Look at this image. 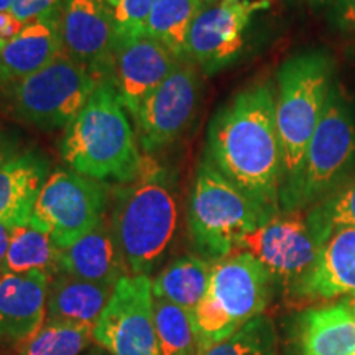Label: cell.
Returning a JSON list of instances; mask_svg holds the SVG:
<instances>
[{
    "label": "cell",
    "mask_w": 355,
    "mask_h": 355,
    "mask_svg": "<svg viewBox=\"0 0 355 355\" xmlns=\"http://www.w3.org/2000/svg\"><path fill=\"white\" fill-rule=\"evenodd\" d=\"M204 157L265 212L278 214L283 150L272 83L250 84L217 110L207 128Z\"/></svg>",
    "instance_id": "1"
},
{
    "label": "cell",
    "mask_w": 355,
    "mask_h": 355,
    "mask_svg": "<svg viewBox=\"0 0 355 355\" xmlns=\"http://www.w3.org/2000/svg\"><path fill=\"white\" fill-rule=\"evenodd\" d=\"M110 227L130 275H146L163 260L176 234V178L152 155L139 176L115 189Z\"/></svg>",
    "instance_id": "2"
},
{
    "label": "cell",
    "mask_w": 355,
    "mask_h": 355,
    "mask_svg": "<svg viewBox=\"0 0 355 355\" xmlns=\"http://www.w3.org/2000/svg\"><path fill=\"white\" fill-rule=\"evenodd\" d=\"M128 117L110 81H101L64 128L60 152L66 165L102 183L127 184L135 180L145 153Z\"/></svg>",
    "instance_id": "3"
},
{
    "label": "cell",
    "mask_w": 355,
    "mask_h": 355,
    "mask_svg": "<svg viewBox=\"0 0 355 355\" xmlns=\"http://www.w3.org/2000/svg\"><path fill=\"white\" fill-rule=\"evenodd\" d=\"M336 71L334 56L322 48L296 53L279 66L275 87V115L283 150L282 193L300 175L306 150L337 81Z\"/></svg>",
    "instance_id": "4"
},
{
    "label": "cell",
    "mask_w": 355,
    "mask_h": 355,
    "mask_svg": "<svg viewBox=\"0 0 355 355\" xmlns=\"http://www.w3.org/2000/svg\"><path fill=\"white\" fill-rule=\"evenodd\" d=\"M206 157L199 162L188 201V232L204 260L224 259L247 234L272 219Z\"/></svg>",
    "instance_id": "5"
},
{
    "label": "cell",
    "mask_w": 355,
    "mask_h": 355,
    "mask_svg": "<svg viewBox=\"0 0 355 355\" xmlns=\"http://www.w3.org/2000/svg\"><path fill=\"white\" fill-rule=\"evenodd\" d=\"M355 178V107L339 81L306 150L296 181L279 196V212L308 209Z\"/></svg>",
    "instance_id": "6"
},
{
    "label": "cell",
    "mask_w": 355,
    "mask_h": 355,
    "mask_svg": "<svg viewBox=\"0 0 355 355\" xmlns=\"http://www.w3.org/2000/svg\"><path fill=\"white\" fill-rule=\"evenodd\" d=\"M272 285V275L248 252L214 261L206 296L193 313L202 354L260 316Z\"/></svg>",
    "instance_id": "7"
},
{
    "label": "cell",
    "mask_w": 355,
    "mask_h": 355,
    "mask_svg": "<svg viewBox=\"0 0 355 355\" xmlns=\"http://www.w3.org/2000/svg\"><path fill=\"white\" fill-rule=\"evenodd\" d=\"M99 81L61 51L50 64L8 87L13 114L26 123L56 130L79 114Z\"/></svg>",
    "instance_id": "8"
},
{
    "label": "cell",
    "mask_w": 355,
    "mask_h": 355,
    "mask_svg": "<svg viewBox=\"0 0 355 355\" xmlns=\"http://www.w3.org/2000/svg\"><path fill=\"white\" fill-rule=\"evenodd\" d=\"M109 201L107 183L73 170H56L40 188L30 222L63 250L105 219Z\"/></svg>",
    "instance_id": "9"
},
{
    "label": "cell",
    "mask_w": 355,
    "mask_h": 355,
    "mask_svg": "<svg viewBox=\"0 0 355 355\" xmlns=\"http://www.w3.org/2000/svg\"><path fill=\"white\" fill-rule=\"evenodd\" d=\"M324 242L309 220L308 209L278 212L247 234L237 250L248 252L272 275L273 282L298 293L316 263Z\"/></svg>",
    "instance_id": "10"
},
{
    "label": "cell",
    "mask_w": 355,
    "mask_h": 355,
    "mask_svg": "<svg viewBox=\"0 0 355 355\" xmlns=\"http://www.w3.org/2000/svg\"><path fill=\"white\" fill-rule=\"evenodd\" d=\"M201 92V69L189 58L178 60L170 76L146 97L133 121L141 152L152 155L175 144L196 117Z\"/></svg>",
    "instance_id": "11"
},
{
    "label": "cell",
    "mask_w": 355,
    "mask_h": 355,
    "mask_svg": "<svg viewBox=\"0 0 355 355\" xmlns=\"http://www.w3.org/2000/svg\"><path fill=\"white\" fill-rule=\"evenodd\" d=\"M152 278L127 275L114 286L92 339L112 355H159Z\"/></svg>",
    "instance_id": "12"
},
{
    "label": "cell",
    "mask_w": 355,
    "mask_h": 355,
    "mask_svg": "<svg viewBox=\"0 0 355 355\" xmlns=\"http://www.w3.org/2000/svg\"><path fill=\"white\" fill-rule=\"evenodd\" d=\"M266 0H216L204 6L188 37V58L204 76L232 66L245 50L247 32Z\"/></svg>",
    "instance_id": "13"
},
{
    "label": "cell",
    "mask_w": 355,
    "mask_h": 355,
    "mask_svg": "<svg viewBox=\"0 0 355 355\" xmlns=\"http://www.w3.org/2000/svg\"><path fill=\"white\" fill-rule=\"evenodd\" d=\"M58 24L66 55L99 83L110 81L119 42L112 10L102 0H66Z\"/></svg>",
    "instance_id": "14"
},
{
    "label": "cell",
    "mask_w": 355,
    "mask_h": 355,
    "mask_svg": "<svg viewBox=\"0 0 355 355\" xmlns=\"http://www.w3.org/2000/svg\"><path fill=\"white\" fill-rule=\"evenodd\" d=\"M176 63L178 58L146 33L119 37L110 84L132 121Z\"/></svg>",
    "instance_id": "15"
},
{
    "label": "cell",
    "mask_w": 355,
    "mask_h": 355,
    "mask_svg": "<svg viewBox=\"0 0 355 355\" xmlns=\"http://www.w3.org/2000/svg\"><path fill=\"white\" fill-rule=\"evenodd\" d=\"M50 277L0 272V340L30 339L46 319Z\"/></svg>",
    "instance_id": "16"
},
{
    "label": "cell",
    "mask_w": 355,
    "mask_h": 355,
    "mask_svg": "<svg viewBox=\"0 0 355 355\" xmlns=\"http://www.w3.org/2000/svg\"><path fill=\"white\" fill-rule=\"evenodd\" d=\"M61 272L109 288L130 273L109 220L61 250Z\"/></svg>",
    "instance_id": "17"
},
{
    "label": "cell",
    "mask_w": 355,
    "mask_h": 355,
    "mask_svg": "<svg viewBox=\"0 0 355 355\" xmlns=\"http://www.w3.org/2000/svg\"><path fill=\"white\" fill-rule=\"evenodd\" d=\"M60 17L30 21L24 30L3 44L0 51V84H12L32 76L51 63L63 51L60 37Z\"/></svg>",
    "instance_id": "18"
},
{
    "label": "cell",
    "mask_w": 355,
    "mask_h": 355,
    "mask_svg": "<svg viewBox=\"0 0 355 355\" xmlns=\"http://www.w3.org/2000/svg\"><path fill=\"white\" fill-rule=\"evenodd\" d=\"M298 295L313 300L355 296V229L332 232Z\"/></svg>",
    "instance_id": "19"
},
{
    "label": "cell",
    "mask_w": 355,
    "mask_h": 355,
    "mask_svg": "<svg viewBox=\"0 0 355 355\" xmlns=\"http://www.w3.org/2000/svg\"><path fill=\"white\" fill-rule=\"evenodd\" d=\"M50 159L35 150H25L0 166V220L21 225L30 222L35 199L48 176Z\"/></svg>",
    "instance_id": "20"
},
{
    "label": "cell",
    "mask_w": 355,
    "mask_h": 355,
    "mask_svg": "<svg viewBox=\"0 0 355 355\" xmlns=\"http://www.w3.org/2000/svg\"><path fill=\"white\" fill-rule=\"evenodd\" d=\"M300 344L303 355H355V311L347 301L304 311Z\"/></svg>",
    "instance_id": "21"
},
{
    "label": "cell",
    "mask_w": 355,
    "mask_h": 355,
    "mask_svg": "<svg viewBox=\"0 0 355 355\" xmlns=\"http://www.w3.org/2000/svg\"><path fill=\"white\" fill-rule=\"evenodd\" d=\"M114 288L84 282L58 273L50 278L44 321L81 324L94 329V324L107 306Z\"/></svg>",
    "instance_id": "22"
},
{
    "label": "cell",
    "mask_w": 355,
    "mask_h": 355,
    "mask_svg": "<svg viewBox=\"0 0 355 355\" xmlns=\"http://www.w3.org/2000/svg\"><path fill=\"white\" fill-rule=\"evenodd\" d=\"M211 270L212 263L202 257H180L152 279L153 296L194 313L209 288Z\"/></svg>",
    "instance_id": "23"
},
{
    "label": "cell",
    "mask_w": 355,
    "mask_h": 355,
    "mask_svg": "<svg viewBox=\"0 0 355 355\" xmlns=\"http://www.w3.org/2000/svg\"><path fill=\"white\" fill-rule=\"evenodd\" d=\"M2 272H40L53 278L61 273V248L44 230L26 222L19 225L12 235Z\"/></svg>",
    "instance_id": "24"
},
{
    "label": "cell",
    "mask_w": 355,
    "mask_h": 355,
    "mask_svg": "<svg viewBox=\"0 0 355 355\" xmlns=\"http://www.w3.org/2000/svg\"><path fill=\"white\" fill-rule=\"evenodd\" d=\"M202 7L199 0H158L144 33L162 43L178 60H186L191 26Z\"/></svg>",
    "instance_id": "25"
},
{
    "label": "cell",
    "mask_w": 355,
    "mask_h": 355,
    "mask_svg": "<svg viewBox=\"0 0 355 355\" xmlns=\"http://www.w3.org/2000/svg\"><path fill=\"white\" fill-rule=\"evenodd\" d=\"M153 311L159 355H202L193 313L162 298L153 300Z\"/></svg>",
    "instance_id": "26"
},
{
    "label": "cell",
    "mask_w": 355,
    "mask_h": 355,
    "mask_svg": "<svg viewBox=\"0 0 355 355\" xmlns=\"http://www.w3.org/2000/svg\"><path fill=\"white\" fill-rule=\"evenodd\" d=\"M92 339V327L44 321L21 345L19 355H79Z\"/></svg>",
    "instance_id": "27"
},
{
    "label": "cell",
    "mask_w": 355,
    "mask_h": 355,
    "mask_svg": "<svg viewBox=\"0 0 355 355\" xmlns=\"http://www.w3.org/2000/svg\"><path fill=\"white\" fill-rule=\"evenodd\" d=\"M309 220L324 242L339 229H355V178L308 207Z\"/></svg>",
    "instance_id": "28"
},
{
    "label": "cell",
    "mask_w": 355,
    "mask_h": 355,
    "mask_svg": "<svg viewBox=\"0 0 355 355\" xmlns=\"http://www.w3.org/2000/svg\"><path fill=\"white\" fill-rule=\"evenodd\" d=\"M202 355H277V331L273 322L260 314Z\"/></svg>",
    "instance_id": "29"
},
{
    "label": "cell",
    "mask_w": 355,
    "mask_h": 355,
    "mask_svg": "<svg viewBox=\"0 0 355 355\" xmlns=\"http://www.w3.org/2000/svg\"><path fill=\"white\" fill-rule=\"evenodd\" d=\"M158 0H121L112 10L119 37L144 33L150 12Z\"/></svg>",
    "instance_id": "30"
},
{
    "label": "cell",
    "mask_w": 355,
    "mask_h": 355,
    "mask_svg": "<svg viewBox=\"0 0 355 355\" xmlns=\"http://www.w3.org/2000/svg\"><path fill=\"white\" fill-rule=\"evenodd\" d=\"M66 0H13L12 12L24 24L46 19V17H60Z\"/></svg>",
    "instance_id": "31"
},
{
    "label": "cell",
    "mask_w": 355,
    "mask_h": 355,
    "mask_svg": "<svg viewBox=\"0 0 355 355\" xmlns=\"http://www.w3.org/2000/svg\"><path fill=\"white\" fill-rule=\"evenodd\" d=\"M326 21L337 33L355 38V0H334L326 8Z\"/></svg>",
    "instance_id": "32"
},
{
    "label": "cell",
    "mask_w": 355,
    "mask_h": 355,
    "mask_svg": "<svg viewBox=\"0 0 355 355\" xmlns=\"http://www.w3.org/2000/svg\"><path fill=\"white\" fill-rule=\"evenodd\" d=\"M21 153V139L19 133L0 128V166Z\"/></svg>",
    "instance_id": "33"
},
{
    "label": "cell",
    "mask_w": 355,
    "mask_h": 355,
    "mask_svg": "<svg viewBox=\"0 0 355 355\" xmlns=\"http://www.w3.org/2000/svg\"><path fill=\"white\" fill-rule=\"evenodd\" d=\"M25 25L26 24L13 15L12 10L0 12V40H3L6 43L10 42L12 38H15L24 30Z\"/></svg>",
    "instance_id": "34"
},
{
    "label": "cell",
    "mask_w": 355,
    "mask_h": 355,
    "mask_svg": "<svg viewBox=\"0 0 355 355\" xmlns=\"http://www.w3.org/2000/svg\"><path fill=\"white\" fill-rule=\"evenodd\" d=\"M19 225L12 224V222H3L0 220V272H2L3 261H6L8 247H10L12 235L15 232V229Z\"/></svg>",
    "instance_id": "35"
},
{
    "label": "cell",
    "mask_w": 355,
    "mask_h": 355,
    "mask_svg": "<svg viewBox=\"0 0 355 355\" xmlns=\"http://www.w3.org/2000/svg\"><path fill=\"white\" fill-rule=\"evenodd\" d=\"M344 58L345 61H347L349 68L352 69V73L355 74V38H349L347 43H345Z\"/></svg>",
    "instance_id": "36"
},
{
    "label": "cell",
    "mask_w": 355,
    "mask_h": 355,
    "mask_svg": "<svg viewBox=\"0 0 355 355\" xmlns=\"http://www.w3.org/2000/svg\"><path fill=\"white\" fill-rule=\"evenodd\" d=\"M293 2H298V3H304V6H309L313 8H327L331 6L334 0H293Z\"/></svg>",
    "instance_id": "37"
},
{
    "label": "cell",
    "mask_w": 355,
    "mask_h": 355,
    "mask_svg": "<svg viewBox=\"0 0 355 355\" xmlns=\"http://www.w3.org/2000/svg\"><path fill=\"white\" fill-rule=\"evenodd\" d=\"M13 0H0V12H7L12 10Z\"/></svg>",
    "instance_id": "38"
},
{
    "label": "cell",
    "mask_w": 355,
    "mask_h": 355,
    "mask_svg": "<svg viewBox=\"0 0 355 355\" xmlns=\"http://www.w3.org/2000/svg\"><path fill=\"white\" fill-rule=\"evenodd\" d=\"M102 2H104L105 6L110 8V10H114V8L119 6V2H121V0H102Z\"/></svg>",
    "instance_id": "39"
},
{
    "label": "cell",
    "mask_w": 355,
    "mask_h": 355,
    "mask_svg": "<svg viewBox=\"0 0 355 355\" xmlns=\"http://www.w3.org/2000/svg\"><path fill=\"white\" fill-rule=\"evenodd\" d=\"M345 301H347V303L350 304V308L355 311V296H352V298H347Z\"/></svg>",
    "instance_id": "40"
},
{
    "label": "cell",
    "mask_w": 355,
    "mask_h": 355,
    "mask_svg": "<svg viewBox=\"0 0 355 355\" xmlns=\"http://www.w3.org/2000/svg\"><path fill=\"white\" fill-rule=\"evenodd\" d=\"M199 2H201L202 6H209V3H214L216 0H199Z\"/></svg>",
    "instance_id": "41"
},
{
    "label": "cell",
    "mask_w": 355,
    "mask_h": 355,
    "mask_svg": "<svg viewBox=\"0 0 355 355\" xmlns=\"http://www.w3.org/2000/svg\"><path fill=\"white\" fill-rule=\"evenodd\" d=\"M3 44H6V42H3V40H0V51H2V48H3Z\"/></svg>",
    "instance_id": "42"
}]
</instances>
